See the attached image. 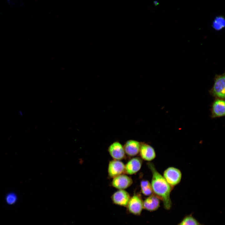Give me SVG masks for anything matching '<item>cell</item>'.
I'll return each mask as SVG.
<instances>
[{
    "label": "cell",
    "instance_id": "cell-1",
    "mask_svg": "<svg viewBox=\"0 0 225 225\" xmlns=\"http://www.w3.org/2000/svg\"><path fill=\"white\" fill-rule=\"evenodd\" d=\"M147 164L152 174L151 184L153 192L162 201L164 208L169 210L172 204L170 193L172 188L157 171L153 163L148 162Z\"/></svg>",
    "mask_w": 225,
    "mask_h": 225
},
{
    "label": "cell",
    "instance_id": "cell-2",
    "mask_svg": "<svg viewBox=\"0 0 225 225\" xmlns=\"http://www.w3.org/2000/svg\"><path fill=\"white\" fill-rule=\"evenodd\" d=\"M225 78L224 72L215 75L213 86L209 92L215 98L225 99Z\"/></svg>",
    "mask_w": 225,
    "mask_h": 225
},
{
    "label": "cell",
    "instance_id": "cell-3",
    "mask_svg": "<svg viewBox=\"0 0 225 225\" xmlns=\"http://www.w3.org/2000/svg\"><path fill=\"white\" fill-rule=\"evenodd\" d=\"M163 177L168 183L173 188L180 182L182 174L181 171L178 168L170 167L164 170Z\"/></svg>",
    "mask_w": 225,
    "mask_h": 225
},
{
    "label": "cell",
    "instance_id": "cell-4",
    "mask_svg": "<svg viewBox=\"0 0 225 225\" xmlns=\"http://www.w3.org/2000/svg\"><path fill=\"white\" fill-rule=\"evenodd\" d=\"M127 206L129 212L134 215H139L143 208V202L139 196L134 195L130 198Z\"/></svg>",
    "mask_w": 225,
    "mask_h": 225
},
{
    "label": "cell",
    "instance_id": "cell-5",
    "mask_svg": "<svg viewBox=\"0 0 225 225\" xmlns=\"http://www.w3.org/2000/svg\"><path fill=\"white\" fill-rule=\"evenodd\" d=\"M224 99L215 98L211 106V117L212 118L224 116L225 115Z\"/></svg>",
    "mask_w": 225,
    "mask_h": 225
},
{
    "label": "cell",
    "instance_id": "cell-6",
    "mask_svg": "<svg viewBox=\"0 0 225 225\" xmlns=\"http://www.w3.org/2000/svg\"><path fill=\"white\" fill-rule=\"evenodd\" d=\"M108 170L109 176L113 178L125 172V165L119 160H112L109 162Z\"/></svg>",
    "mask_w": 225,
    "mask_h": 225
},
{
    "label": "cell",
    "instance_id": "cell-7",
    "mask_svg": "<svg viewBox=\"0 0 225 225\" xmlns=\"http://www.w3.org/2000/svg\"><path fill=\"white\" fill-rule=\"evenodd\" d=\"M130 198L129 194L125 190H119L114 192L112 196L113 202L121 206H127Z\"/></svg>",
    "mask_w": 225,
    "mask_h": 225
},
{
    "label": "cell",
    "instance_id": "cell-8",
    "mask_svg": "<svg viewBox=\"0 0 225 225\" xmlns=\"http://www.w3.org/2000/svg\"><path fill=\"white\" fill-rule=\"evenodd\" d=\"M132 183V179L124 174H120L114 178L112 182V186L119 190H123L128 188Z\"/></svg>",
    "mask_w": 225,
    "mask_h": 225
},
{
    "label": "cell",
    "instance_id": "cell-9",
    "mask_svg": "<svg viewBox=\"0 0 225 225\" xmlns=\"http://www.w3.org/2000/svg\"><path fill=\"white\" fill-rule=\"evenodd\" d=\"M108 152L111 157L116 160H120L125 157V151L123 147L118 142H115L109 147Z\"/></svg>",
    "mask_w": 225,
    "mask_h": 225
},
{
    "label": "cell",
    "instance_id": "cell-10",
    "mask_svg": "<svg viewBox=\"0 0 225 225\" xmlns=\"http://www.w3.org/2000/svg\"><path fill=\"white\" fill-rule=\"evenodd\" d=\"M159 199L156 195L151 194L143 202V208L150 212L156 210L160 207Z\"/></svg>",
    "mask_w": 225,
    "mask_h": 225
},
{
    "label": "cell",
    "instance_id": "cell-11",
    "mask_svg": "<svg viewBox=\"0 0 225 225\" xmlns=\"http://www.w3.org/2000/svg\"><path fill=\"white\" fill-rule=\"evenodd\" d=\"M139 152L142 158L146 161H151L154 159L156 156L153 148L145 143H141Z\"/></svg>",
    "mask_w": 225,
    "mask_h": 225
},
{
    "label": "cell",
    "instance_id": "cell-12",
    "mask_svg": "<svg viewBox=\"0 0 225 225\" xmlns=\"http://www.w3.org/2000/svg\"><path fill=\"white\" fill-rule=\"evenodd\" d=\"M141 143L134 140L127 141L123 147L125 152L128 155L132 156L137 155L139 152Z\"/></svg>",
    "mask_w": 225,
    "mask_h": 225
},
{
    "label": "cell",
    "instance_id": "cell-13",
    "mask_svg": "<svg viewBox=\"0 0 225 225\" xmlns=\"http://www.w3.org/2000/svg\"><path fill=\"white\" fill-rule=\"evenodd\" d=\"M142 162L140 158L137 157L132 159L125 165V172L130 175L135 173L140 169Z\"/></svg>",
    "mask_w": 225,
    "mask_h": 225
},
{
    "label": "cell",
    "instance_id": "cell-14",
    "mask_svg": "<svg viewBox=\"0 0 225 225\" xmlns=\"http://www.w3.org/2000/svg\"><path fill=\"white\" fill-rule=\"evenodd\" d=\"M177 225H202L192 214L185 216Z\"/></svg>",
    "mask_w": 225,
    "mask_h": 225
},
{
    "label": "cell",
    "instance_id": "cell-15",
    "mask_svg": "<svg viewBox=\"0 0 225 225\" xmlns=\"http://www.w3.org/2000/svg\"><path fill=\"white\" fill-rule=\"evenodd\" d=\"M142 193L146 196H150L152 194L153 190L151 183L148 180H142L140 183Z\"/></svg>",
    "mask_w": 225,
    "mask_h": 225
},
{
    "label": "cell",
    "instance_id": "cell-16",
    "mask_svg": "<svg viewBox=\"0 0 225 225\" xmlns=\"http://www.w3.org/2000/svg\"><path fill=\"white\" fill-rule=\"evenodd\" d=\"M225 26V19L222 16L216 17L212 22V27L216 30L219 31Z\"/></svg>",
    "mask_w": 225,
    "mask_h": 225
},
{
    "label": "cell",
    "instance_id": "cell-17",
    "mask_svg": "<svg viewBox=\"0 0 225 225\" xmlns=\"http://www.w3.org/2000/svg\"><path fill=\"white\" fill-rule=\"evenodd\" d=\"M17 195L13 192H10L6 195L5 200L7 203L10 205L14 204L17 201Z\"/></svg>",
    "mask_w": 225,
    "mask_h": 225
},
{
    "label": "cell",
    "instance_id": "cell-18",
    "mask_svg": "<svg viewBox=\"0 0 225 225\" xmlns=\"http://www.w3.org/2000/svg\"><path fill=\"white\" fill-rule=\"evenodd\" d=\"M78 162L80 164H81L83 162V160L82 158H80Z\"/></svg>",
    "mask_w": 225,
    "mask_h": 225
},
{
    "label": "cell",
    "instance_id": "cell-19",
    "mask_svg": "<svg viewBox=\"0 0 225 225\" xmlns=\"http://www.w3.org/2000/svg\"><path fill=\"white\" fill-rule=\"evenodd\" d=\"M154 3L155 5H157L158 4V2L157 1H155L154 2Z\"/></svg>",
    "mask_w": 225,
    "mask_h": 225
}]
</instances>
